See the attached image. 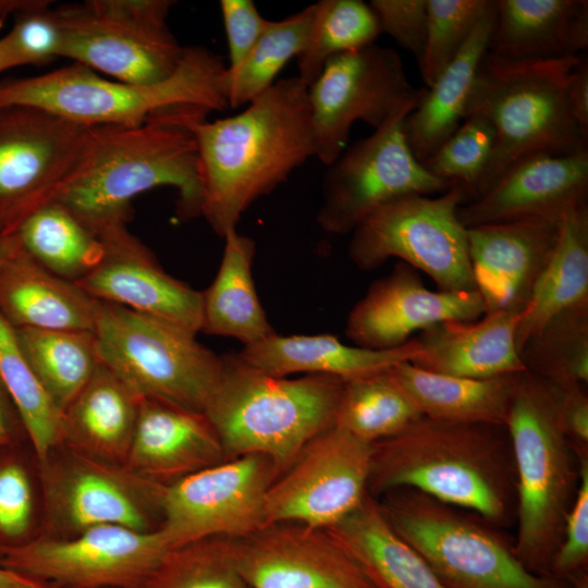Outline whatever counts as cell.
<instances>
[{
    "label": "cell",
    "instance_id": "6da1fadb",
    "mask_svg": "<svg viewBox=\"0 0 588 588\" xmlns=\"http://www.w3.org/2000/svg\"><path fill=\"white\" fill-rule=\"evenodd\" d=\"M198 156L200 216L223 237L243 213L316 156L308 86L278 79L240 113L187 122Z\"/></svg>",
    "mask_w": 588,
    "mask_h": 588
},
{
    "label": "cell",
    "instance_id": "7a4b0ae2",
    "mask_svg": "<svg viewBox=\"0 0 588 588\" xmlns=\"http://www.w3.org/2000/svg\"><path fill=\"white\" fill-rule=\"evenodd\" d=\"M417 490L505 528L515 524L516 476L505 425L420 416L372 444L368 493Z\"/></svg>",
    "mask_w": 588,
    "mask_h": 588
},
{
    "label": "cell",
    "instance_id": "3957f363",
    "mask_svg": "<svg viewBox=\"0 0 588 588\" xmlns=\"http://www.w3.org/2000/svg\"><path fill=\"white\" fill-rule=\"evenodd\" d=\"M203 112H173L139 126H91L77 166L52 200L96 234L127 224L132 199L161 186L176 189L180 218L200 216L197 146L187 122Z\"/></svg>",
    "mask_w": 588,
    "mask_h": 588
},
{
    "label": "cell",
    "instance_id": "277c9868",
    "mask_svg": "<svg viewBox=\"0 0 588 588\" xmlns=\"http://www.w3.org/2000/svg\"><path fill=\"white\" fill-rule=\"evenodd\" d=\"M505 428L516 476L513 549L528 571L550 576L578 490L579 452L587 450L563 430L559 388L528 370L517 373Z\"/></svg>",
    "mask_w": 588,
    "mask_h": 588
},
{
    "label": "cell",
    "instance_id": "5b68a950",
    "mask_svg": "<svg viewBox=\"0 0 588 588\" xmlns=\"http://www.w3.org/2000/svg\"><path fill=\"white\" fill-rule=\"evenodd\" d=\"M225 66L220 56L200 46L184 47L175 71L150 84L107 79L73 63L1 83L0 107H35L86 126H139L182 110L229 108L221 88Z\"/></svg>",
    "mask_w": 588,
    "mask_h": 588
},
{
    "label": "cell",
    "instance_id": "8992f818",
    "mask_svg": "<svg viewBox=\"0 0 588 588\" xmlns=\"http://www.w3.org/2000/svg\"><path fill=\"white\" fill-rule=\"evenodd\" d=\"M222 359L220 381L204 414L225 460L261 454L272 461L279 476L308 441L334 426L342 379L272 376L248 365L237 353Z\"/></svg>",
    "mask_w": 588,
    "mask_h": 588
},
{
    "label": "cell",
    "instance_id": "52a82bcc",
    "mask_svg": "<svg viewBox=\"0 0 588 588\" xmlns=\"http://www.w3.org/2000/svg\"><path fill=\"white\" fill-rule=\"evenodd\" d=\"M579 59L509 60L485 54L465 111V118L488 120L495 134L476 197L523 156L587 149V137L573 120L566 97Z\"/></svg>",
    "mask_w": 588,
    "mask_h": 588
},
{
    "label": "cell",
    "instance_id": "ba28073f",
    "mask_svg": "<svg viewBox=\"0 0 588 588\" xmlns=\"http://www.w3.org/2000/svg\"><path fill=\"white\" fill-rule=\"evenodd\" d=\"M377 501L391 528L445 588H572L528 571L501 528L473 512L408 488Z\"/></svg>",
    "mask_w": 588,
    "mask_h": 588
},
{
    "label": "cell",
    "instance_id": "9c48e42d",
    "mask_svg": "<svg viewBox=\"0 0 588 588\" xmlns=\"http://www.w3.org/2000/svg\"><path fill=\"white\" fill-rule=\"evenodd\" d=\"M94 333L100 363L137 396L205 413L220 381L223 359L198 342L196 332L99 302Z\"/></svg>",
    "mask_w": 588,
    "mask_h": 588
},
{
    "label": "cell",
    "instance_id": "30bf717a",
    "mask_svg": "<svg viewBox=\"0 0 588 588\" xmlns=\"http://www.w3.org/2000/svg\"><path fill=\"white\" fill-rule=\"evenodd\" d=\"M467 200L458 185L439 196L408 195L392 200L354 229L348 256L362 270L377 269L395 257L426 273L441 291H477L467 228L457 213Z\"/></svg>",
    "mask_w": 588,
    "mask_h": 588
},
{
    "label": "cell",
    "instance_id": "8fae6325",
    "mask_svg": "<svg viewBox=\"0 0 588 588\" xmlns=\"http://www.w3.org/2000/svg\"><path fill=\"white\" fill-rule=\"evenodd\" d=\"M170 0H88L57 8L61 56L115 81L169 77L184 51L167 25Z\"/></svg>",
    "mask_w": 588,
    "mask_h": 588
},
{
    "label": "cell",
    "instance_id": "7c38bea8",
    "mask_svg": "<svg viewBox=\"0 0 588 588\" xmlns=\"http://www.w3.org/2000/svg\"><path fill=\"white\" fill-rule=\"evenodd\" d=\"M417 102L399 110L371 135L346 148L327 166L317 213L324 232L352 233L392 200L443 193L453 186L432 175L407 145L403 123Z\"/></svg>",
    "mask_w": 588,
    "mask_h": 588
},
{
    "label": "cell",
    "instance_id": "4fadbf2b",
    "mask_svg": "<svg viewBox=\"0 0 588 588\" xmlns=\"http://www.w3.org/2000/svg\"><path fill=\"white\" fill-rule=\"evenodd\" d=\"M425 87L407 78L400 54L371 44L331 58L308 86L316 156L331 164L346 148L352 125L362 121L373 130L409 103Z\"/></svg>",
    "mask_w": 588,
    "mask_h": 588
},
{
    "label": "cell",
    "instance_id": "5bb4252c",
    "mask_svg": "<svg viewBox=\"0 0 588 588\" xmlns=\"http://www.w3.org/2000/svg\"><path fill=\"white\" fill-rule=\"evenodd\" d=\"M169 550L158 529L101 525L4 548L0 565L53 588H143Z\"/></svg>",
    "mask_w": 588,
    "mask_h": 588
},
{
    "label": "cell",
    "instance_id": "9a60e30c",
    "mask_svg": "<svg viewBox=\"0 0 588 588\" xmlns=\"http://www.w3.org/2000/svg\"><path fill=\"white\" fill-rule=\"evenodd\" d=\"M278 473L272 461L248 454L164 486L158 528L168 548L198 540L244 538L266 522V495Z\"/></svg>",
    "mask_w": 588,
    "mask_h": 588
},
{
    "label": "cell",
    "instance_id": "2e32d148",
    "mask_svg": "<svg viewBox=\"0 0 588 588\" xmlns=\"http://www.w3.org/2000/svg\"><path fill=\"white\" fill-rule=\"evenodd\" d=\"M91 126L26 106L0 107V235L52 200L77 166Z\"/></svg>",
    "mask_w": 588,
    "mask_h": 588
},
{
    "label": "cell",
    "instance_id": "e0dca14e",
    "mask_svg": "<svg viewBox=\"0 0 588 588\" xmlns=\"http://www.w3.org/2000/svg\"><path fill=\"white\" fill-rule=\"evenodd\" d=\"M40 471L50 518L72 535L101 525L146 532L161 524L166 485L125 464L70 450L68 456L48 462Z\"/></svg>",
    "mask_w": 588,
    "mask_h": 588
},
{
    "label": "cell",
    "instance_id": "ac0fdd59",
    "mask_svg": "<svg viewBox=\"0 0 588 588\" xmlns=\"http://www.w3.org/2000/svg\"><path fill=\"white\" fill-rule=\"evenodd\" d=\"M372 444L333 426L308 441L266 495V522L330 528L367 495Z\"/></svg>",
    "mask_w": 588,
    "mask_h": 588
},
{
    "label": "cell",
    "instance_id": "d6986e66",
    "mask_svg": "<svg viewBox=\"0 0 588 588\" xmlns=\"http://www.w3.org/2000/svg\"><path fill=\"white\" fill-rule=\"evenodd\" d=\"M231 552L250 588H377L328 528L267 523L231 539Z\"/></svg>",
    "mask_w": 588,
    "mask_h": 588
},
{
    "label": "cell",
    "instance_id": "ffe728a7",
    "mask_svg": "<svg viewBox=\"0 0 588 588\" xmlns=\"http://www.w3.org/2000/svg\"><path fill=\"white\" fill-rule=\"evenodd\" d=\"M97 235L102 257L75 284L96 301L155 316L196 333L201 330L203 292L167 273L126 223L107 226Z\"/></svg>",
    "mask_w": 588,
    "mask_h": 588
},
{
    "label": "cell",
    "instance_id": "44dd1931",
    "mask_svg": "<svg viewBox=\"0 0 588 588\" xmlns=\"http://www.w3.org/2000/svg\"><path fill=\"white\" fill-rule=\"evenodd\" d=\"M486 314L478 291H432L417 271L397 262L348 314L345 333L356 345L387 350L444 321H475Z\"/></svg>",
    "mask_w": 588,
    "mask_h": 588
},
{
    "label": "cell",
    "instance_id": "7402d4cb",
    "mask_svg": "<svg viewBox=\"0 0 588 588\" xmlns=\"http://www.w3.org/2000/svg\"><path fill=\"white\" fill-rule=\"evenodd\" d=\"M564 213L467 228L476 290L486 314H520L558 243Z\"/></svg>",
    "mask_w": 588,
    "mask_h": 588
},
{
    "label": "cell",
    "instance_id": "603a6c76",
    "mask_svg": "<svg viewBox=\"0 0 588 588\" xmlns=\"http://www.w3.org/2000/svg\"><path fill=\"white\" fill-rule=\"evenodd\" d=\"M588 150L540 151L510 164L480 195L458 208L466 226L564 213L587 203Z\"/></svg>",
    "mask_w": 588,
    "mask_h": 588
},
{
    "label": "cell",
    "instance_id": "cb8c5ba5",
    "mask_svg": "<svg viewBox=\"0 0 588 588\" xmlns=\"http://www.w3.org/2000/svg\"><path fill=\"white\" fill-rule=\"evenodd\" d=\"M225 460L205 414L156 399H140L125 461L133 471L168 485Z\"/></svg>",
    "mask_w": 588,
    "mask_h": 588
},
{
    "label": "cell",
    "instance_id": "d4e9b609",
    "mask_svg": "<svg viewBox=\"0 0 588 588\" xmlns=\"http://www.w3.org/2000/svg\"><path fill=\"white\" fill-rule=\"evenodd\" d=\"M519 314L495 311L475 321H444L420 332L413 365L436 373L487 379L526 370L516 345Z\"/></svg>",
    "mask_w": 588,
    "mask_h": 588
},
{
    "label": "cell",
    "instance_id": "484cf974",
    "mask_svg": "<svg viewBox=\"0 0 588 588\" xmlns=\"http://www.w3.org/2000/svg\"><path fill=\"white\" fill-rule=\"evenodd\" d=\"M99 302L19 244L0 266V315L15 329L94 331Z\"/></svg>",
    "mask_w": 588,
    "mask_h": 588
},
{
    "label": "cell",
    "instance_id": "4316f807",
    "mask_svg": "<svg viewBox=\"0 0 588 588\" xmlns=\"http://www.w3.org/2000/svg\"><path fill=\"white\" fill-rule=\"evenodd\" d=\"M587 46V0H494L488 53L495 58H562Z\"/></svg>",
    "mask_w": 588,
    "mask_h": 588
},
{
    "label": "cell",
    "instance_id": "83f0119b",
    "mask_svg": "<svg viewBox=\"0 0 588 588\" xmlns=\"http://www.w3.org/2000/svg\"><path fill=\"white\" fill-rule=\"evenodd\" d=\"M240 357L266 373L328 375L343 381L412 363L419 354L416 338L387 350L347 345L331 334L280 335L244 346Z\"/></svg>",
    "mask_w": 588,
    "mask_h": 588
},
{
    "label": "cell",
    "instance_id": "f1b7e54d",
    "mask_svg": "<svg viewBox=\"0 0 588 588\" xmlns=\"http://www.w3.org/2000/svg\"><path fill=\"white\" fill-rule=\"evenodd\" d=\"M140 397L102 364L64 409L61 444L96 460L125 464Z\"/></svg>",
    "mask_w": 588,
    "mask_h": 588
},
{
    "label": "cell",
    "instance_id": "f546056e",
    "mask_svg": "<svg viewBox=\"0 0 588 588\" xmlns=\"http://www.w3.org/2000/svg\"><path fill=\"white\" fill-rule=\"evenodd\" d=\"M493 21L494 0L461 51L434 82L425 87L416 107L405 118V139L420 162H425L464 120L479 64L488 52Z\"/></svg>",
    "mask_w": 588,
    "mask_h": 588
},
{
    "label": "cell",
    "instance_id": "4dcf8cb0",
    "mask_svg": "<svg viewBox=\"0 0 588 588\" xmlns=\"http://www.w3.org/2000/svg\"><path fill=\"white\" fill-rule=\"evenodd\" d=\"M223 238L219 270L211 285L203 292L200 331L233 338L249 346L275 333L253 280L255 242L236 229Z\"/></svg>",
    "mask_w": 588,
    "mask_h": 588
},
{
    "label": "cell",
    "instance_id": "1f68e13d",
    "mask_svg": "<svg viewBox=\"0 0 588 588\" xmlns=\"http://www.w3.org/2000/svg\"><path fill=\"white\" fill-rule=\"evenodd\" d=\"M328 529L377 588H445L420 555L395 534L369 493Z\"/></svg>",
    "mask_w": 588,
    "mask_h": 588
},
{
    "label": "cell",
    "instance_id": "d6a6232c",
    "mask_svg": "<svg viewBox=\"0 0 588 588\" xmlns=\"http://www.w3.org/2000/svg\"><path fill=\"white\" fill-rule=\"evenodd\" d=\"M421 415L453 422L505 425L517 373L473 379L424 370L409 362L390 369Z\"/></svg>",
    "mask_w": 588,
    "mask_h": 588
},
{
    "label": "cell",
    "instance_id": "836d02e7",
    "mask_svg": "<svg viewBox=\"0 0 588 588\" xmlns=\"http://www.w3.org/2000/svg\"><path fill=\"white\" fill-rule=\"evenodd\" d=\"M588 303V205L573 206L563 215L553 254L519 314L515 340L520 352L552 317Z\"/></svg>",
    "mask_w": 588,
    "mask_h": 588
},
{
    "label": "cell",
    "instance_id": "e575fe53",
    "mask_svg": "<svg viewBox=\"0 0 588 588\" xmlns=\"http://www.w3.org/2000/svg\"><path fill=\"white\" fill-rule=\"evenodd\" d=\"M14 234L36 262L73 283L89 274L103 254L99 236L53 200L28 215Z\"/></svg>",
    "mask_w": 588,
    "mask_h": 588
},
{
    "label": "cell",
    "instance_id": "d590c367",
    "mask_svg": "<svg viewBox=\"0 0 588 588\" xmlns=\"http://www.w3.org/2000/svg\"><path fill=\"white\" fill-rule=\"evenodd\" d=\"M15 333L36 377L63 414L101 364L94 331L19 328Z\"/></svg>",
    "mask_w": 588,
    "mask_h": 588
},
{
    "label": "cell",
    "instance_id": "8d00e7d4",
    "mask_svg": "<svg viewBox=\"0 0 588 588\" xmlns=\"http://www.w3.org/2000/svg\"><path fill=\"white\" fill-rule=\"evenodd\" d=\"M315 4L268 24L247 56L234 66H225L221 88L229 107L248 105L269 89L282 69L304 51L311 29Z\"/></svg>",
    "mask_w": 588,
    "mask_h": 588
},
{
    "label": "cell",
    "instance_id": "74e56055",
    "mask_svg": "<svg viewBox=\"0 0 588 588\" xmlns=\"http://www.w3.org/2000/svg\"><path fill=\"white\" fill-rule=\"evenodd\" d=\"M0 382L11 399L38 465L44 467L62 439V412L44 389L16 338L0 315Z\"/></svg>",
    "mask_w": 588,
    "mask_h": 588
},
{
    "label": "cell",
    "instance_id": "f35d334b",
    "mask_svg": "<svg viewBox=\"0 0 588 588\" xmlns=\"http://www.w3.org/2000/svg\"><path fill=\"white\" fill-rule=\"evenodd\" d=\"M390 369L344 381L335 427L373 444L422 416Z\"/></svg>",
    "mask_w": 588,
    "mask_h": 588
},
{
    "label": "cell",
    "instance_id": "ab89813d",
    "mask_svg": "<svg viewBox=\"0 0 588 588\" xmlns=\"http://www.w3.org/2000/svg\"><path fill=\"white\" fill-rule=\"evenodd\" d=\"M526 370L558 387L588 383V303L552 317L519 352Z\"/></svg>",
    "mask_w": 588,
    "mask_h": 588
},
{
    "label": "cell",
    "instance_id": "60d3db41",
    "mask_svg": "<svg viewBox=\"0 0 588 588\" xmlns=\"http://www.w3.org/2000/svg\"><path fill=\"white\" fill-rule=\"evenodd\" d=\"M315 4L307 45L297 57L298 77L310 86L333 57L375 44L381 34L369 3L321 0Z\"/></svg>",
    "mask_w": 588,
    "mask_h": 588
},
{
    "label": "cell",
    "instance_id": "b9f144b4",
    "mask_svg": "<svg viewBox=\"0 0 588 588\" xmlns=\"http://www.w3.org/2000/svg\"><path fill=\"white\" fill-rule=\"evenodd\" d=\"M143 588H250L237 571L231 539L212 537L168 551Z\"/></svg>",
    "mask_w": 588,
    "mask_h": 588
},
{
    "label": "cell",
    "instance_id": "7bdbcfd3",
    "mask_svg": "<svg viewBox=\"0 0 588 588\" xmlns=\"http://www.w3.org/2000/svg\"><path fill=\"white\" fill-rule=\"evenodd\" d=\"M494 140L490 122L480 115H469L422 163L436 177L463 187L469 201L477 195Z\"/></svg>",
    "mask_w": 588,
    "mask_h": 588
},
{
    "label": "cell",
    "instance_id": "ee69618b",
    "mask_svg": "<svg viewBox=\"0 0 588 588\" xmlns=\"http://www.w3.org/2000/svg\"><path fill=\"white\" fill-rule=\"evenodd\" d=\"M492 0H428L426 41L418 66L426 87L456 57Z\"/></svg>",
    "mask_w": 588,
    "mask_h": 588
},
{
    "label": "cell",
    "instance_id": "f6af8a7d",
    "mask_svg": "<svg viewBox=\"0 0 588 588\" xmlns=\"http://www.w3.org/2000/svg\"><path fill=\"white\" fill-rule=\"evenodd\" d=\"M49 3L35 0L16 14L13 27L0 38L11 69L46 63L61 56L63 30L57 8Z\"/></svg>",
    "mask_w": 588,
    "mask_h": 588
},
{
    "label": "cell",
    "instance_id": "bcb514c9",
    "mask_svg": "<svg viewBox=\"0 0 588 588\" xmlns=\"http://www.w3.org/2000/svg\"><path fill=\"white\" fill-rule=\"evenodd\" d=\"M0 450V548L26 542L34 519L35 498L29 471L23 460Z\"/></svg>",
    "mask_w": 588,
    "mask_h": 588
},
{
    "label": "cell",
    "instance_id": "7dc6e473",
    "mask_svg": "<svg viewBox=\"0 0 588 588\" xmlns=\"http://www.w3.org/2000/svg\"><path fill=\"white\" fill-rule=\"evenodd\" d=\"M580 474L576 498L567 514L562 541L550 576L572 588H588V451L579 452Z\"/></svg>",
    "mask_w": 588,
    "mask_h": 588
},
{
    "label": "cell",
    "instance_id": "c3c4849f",
    "mask_svg": "<svg viewBox=\"0 0 588 588\" xmlns=\"http://www.w3.org/2000/svg\"><path fill=\"white\" fill-rule=\"evenodd\" d=\"M381 34L420 59L427 33L428 0H371Z\"/></svg>",
    "mask_w": 588,
    "mask_h": 588
},
{
    "label": "cell",
    "instance_id": "681fc988",
    "mask_svg": "<svg viewBox=\"0 0 588 588\" xmlns=\"http://www.w3.org/2000/svg\"><path fill=\"white\" fill-rule=\"evenodd\" d=\"M220 11L225 30L229 65L243 61L264 33L268 21L252 0H221Z\"/></svg>",
    "mask_w": 588,
    "mask_h": 588
},
{
    "label": "cell",
    "instance_id": "f907efd6",
    "mask_svg": "<svg viewBox=\"0 0 588 588\" xmlns=\"http://www.w3.org/2000/svg\"><path fill=\"white\" fill-rule=\"evenodd\" d=\"M558 388L560 390V418L563 430L575 448L588 450V395L586 387L574 384Z\"/></svg>",
    "mask_w": 588,
    "mask_h": 588
},
{
    "label": "cell",
    "instance_id": "816d5d0a",
    "mask_svg": "<svg viewBox=\"0 0 588 588\" xmlns=\"http://www.w3.org/2000/svg\"><path fill=\"white\" fill-rule=\"evenodd\" d=\"M567 105L573 120L588 138V62L580 57L567 85Z\"/></svg>",
    "mask_w": 588,
    "mask_h": 588
},
{
    "label": "cell",
    "instance_id": "f5cc1de1",
    "mask_svg": "<svg viewBox=\"0 0 588 588\" xmlns=\"http://www.w3.org/2000/svg\"><path fill=\"white\" fill-rule=\"evenodd\" d=\"M0 588H53L47 583L0 565Z\"/></svg>",
    "mask_w": 588,
    "mask_h": 588
},
{
    "label": "cell",
    "instance_id": "db71d44e",
    "mask_svg": "<svg viewBox=\"0 0 588 588\" xmlns=\"http://www.w3.org/2000/svg\"><path fill=\"white\" fill-rule=\"evenodd\" d=\"M5 397H9L0 382V450L12 445L13 430L10 411L7 407Z\"/></svg>",
    "mask_w": 588,
    "mask_h": 588
},
{
    "label": "cell",
    "instance_id": "11a10c76",
    "mask_svg": "<svg viewBox=\"0 0 588 588\" xmlns=\"http://www.w3.org/2000/svg\"><path fill=\"white\" fill-rule=\"evenodd\" d=\"M35 0H0V22L30 7Z\"/></svg>",
    "mask_w": 588,
    "mask_h": 588
},
{
    "label": "cell",
    "instance_id": "9f6ffc18",
    "mask_svg": "<svg viewBox=\"0 0 588 588\" xmlns=\"http://www.w3.org/2000/svg\"><path fill=\"white\" fill-rule=\"evenodd\" d=\"M17 246L19 241L15 234L0 235V266Z\"/></svg>",
    "mask_w": 588,
    "mask_h": 588
},
{
    "label": "cell",
    "instance_id": "6f0895ef",
    "mask_svg": "<svg viewBox=\"0 0 588 588\" xmlns=\"http://www.w3.org/2000/svg\"><path fill=\"white\" fill-rule=\"evenodd\" d=\"M11 69L7 52L0 41V72Z\"/></svg>",
    "mask_w": 588,
    "mask_h": 588
},
{
    "label": "cell",
    "instance_id": "680465c9",
    "mask_svg": "<svg viewBox=\"0 0 588 588\" xmlns=\"http://www.w3.org/2000/svg\"><path fill=\"white\" fill-rule=\"evenodd\" d=\"M1 553H2V550H1V548H0V556H1Z\"/></svg>",
    "mask_w": 588,
    "mask_h": 588
}]
</instances>
